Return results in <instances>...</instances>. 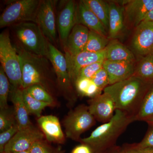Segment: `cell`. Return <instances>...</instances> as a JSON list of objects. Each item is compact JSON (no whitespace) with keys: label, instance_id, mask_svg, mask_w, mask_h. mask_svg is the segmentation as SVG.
<instances>
[{"label":"cell","instance_id":"40","mask_svg":"<svg viewBox=\"0 0 153 153\" xmlns=\"http://www.w3.org/2000/svg\"><path fill=\"white\" fill-rule=\"evenodd\" d=\"M143 22H153V8L147 14Z\"/></svg>","mask_w":153,"mask_h":153},{"label":"cell","instance_id":"1","mask_svg":"<svg viewBox=\"0 0 153 153\" xmlns=\"http://www.w3.org/2000/svg\"><path fill=\"white\" fill-rule=\"evenodd\" d=\"M20 58L23 89L31 85H41L52 96L58 92L54 68L48 57L25 51L18 44L14 45Z\"/></svg>","mask_w":153,"mask_h":153},{"label":"cell","instance_id":"30","mask_svg":"<svg viewBox=\"0 0 153 153\" xmlns=\"http://www.w3.org/2000/svg\"><path fill=\"white\" fill-rule=\"evenodd\" d=\"M11 85L7 76L1 66L0 67V109L7 108L9 93L10 92Z\"/></svg>","mask_w":153,"mask_h":153},{"label":"cell","instance_id":"9","mask_svg":"<svg viewBox=\"0 0 153 153\" xmlns=\"http://www.w3.org/2000/svg\"><path fill=\"white\" fill-rule=\"evenodd\" d=\"M53 0H41L36 16L38 24L45 38L55 46L57 43L56 3Z\"/></svg>","mask_w":153,"mask_h":153},{"label":"cell","instance_id":"27","mask_svg":"<svg viewBox=\"0 0 153 153\" xmlns=\"http://www.w3.org/2000/svg\"><path fill=\"white\" fill-rule=\"evenodd\" d=\"M109 40L93 31H89L88 39L83 51L98 52L103 51L109 42Z\"/></svg>","mask_w":153,"mask_h":153},{"label":"cell","instance_id":"4","mask_svg":"<svg viewBox=\"0 0 153 153\" xmlns=\"http://www.w3.org/2000/svg\"><path fill=\"white\" fill-rule=\"evenodd\" d=\"M17 44L25 51L38 56L48 57L49 41L37 23L24 22L11 26Z\"/></svg>","mask_w":153,"mask_h":153},{"label":"cell","instance_id":"28","mask_svg":"<svg viewBox=\"0 0 153 153\" xmlns=\"http://www.w3.org/2000/svg\"><path fill=\"white\" fill-rule=\"evenodd\" d=\"M22 94L25 105L30 114L34 115L37 118L41 117L42 111L50 104L37 100L30 95L25 89H22Z\"/></svg>","mask_w":153,"mask_h":153},{"label":"cell","instance_id":"12","mask_svg":"<svg viewBox=\"0 0 153 153\" xmlns=\"http://www.w3.org/2000/svg\"><path fill=\"white\" fill-rule=\"evenodd\" d=\"M89 112L99 122H109L114 115L116 108L112 97L103 92L88 101Z\"/></svg>","mask_w":153,"mask_h":153},{"label":"cell","instance_id":"17","mask_svg":"<svg viewBox=\"0 0 153 153\" xmlns=\"http://www.w3.org/2000/svg\"><path fill=\"white\" fill-rule=\"evenodd\" d=\"M135 61H111L105 60L103 68L108 74L109 85L123 81L133 76Z\"/></svg>","mask_w":153,"mask_h":153},{"label":"cell","instance_id":"16","mask_svg":"<svg viewBox=\"0 0 153 153\" xmlns=\"http://www.w3.org/2000/svg\"><path fill=\"white\" fill-rule=\"evenodd\" d=\"M125 18L136 27L153 8V0H130L123 4Z\"/></svg>","mask_w":153,"mask_h":153},{"label":"cell","instance_id":"11","mask_svg":"<svg viewBox=\"0 0 153 153\" xmlns=\"http://www.w3.org/2000/svg\"><path fill=\"white\" fill-rule=\"evenodd\" d=\"M45 136L40 128L32 124L21 129L5 147L4 152H29L33 144Z\"/></svg>","mask_w":153,"mask_h":153},{"label":"cell","instance_id":"10","mask_svg":"<svg viewBox=\"0 0 153 153\" xmlns=\"http://www.w3.org/2000/svg\"><path fill=\"white\" fill-rule=\"evenodd\" d=\"M61 3L56 22L59 38L63 47L71 30L76 24L77 2L68 0L62 1Z\"/></svg>","mask_w":153,"mask_h":153},{"label":"cell","instance_id":"23","mask_svg":"<svg viewBox=\"0 0 153 153\" xmlns=\"http://www.w3.org/2000/svg\"><path fill=\"white\" fill-rule=\"evenodd\" d=\"M84 4L95 14L108 32L109 5L108 2L102 0H82Z\"/></svg>","mask_w":153,"mask_h":153},{"label":"cell","instance_id":"21","mask_svg":"<svg viewBox=\"0 0 153 153\" xmlns=\"http://www.w3.org/2000/svg\"><path fill=\"white\" fill-rule=\"evenodd\" d=\"M21 88H10L11 101L13 104L17 124L20 129L27 127L33 123L29 117V112L25 105Z\"/></svg>","mask_w":153,"mask_h":153},{"label":"cell","instance_id":"2","mask_svg":"<svg viewBox=\"0 0 153 153\" xmlns=\"http://www.w3.org/2000/svg\"><path fill=\"white\" fill-rule=\"evenodd\" d=\"M153 84L133 75L123 81L108 85L103 91L112 97L116 110L121 111L135 119L145 96Z\"/></svg>","mask_w":153,"mask_h":153},{"label":"cell","instance_id":"29","mask_svg":"<svg viewBox=\"0 0 153 153\" xmlns=\"http://www.w3.org/2000/svg\"><path fill=\"white\" fill-rule=\"evenodd\" d=\"M25 89L30 95L38 101L50 104L52 107L57 105V102L54 97L41 85H32Z\"/></svg>","mask_w":153,"mask_h":153},{"label":"cell","instance_id":"19","mask_svg":"<svg viewBox=\"0 0 153 153\" xmlns=\"http://www.w3.org/2000/svg\"><path fill=\"white\" fill-rule=\"evenodd\" d=\"M89 29L83 25L76 24L69 34L65 46V53L75 55L84 50L89 33Z\"/></svg>","mask_w":153,"mask_h":153},{"label":"cell","instance_id":"32","mask_svg":"<svg viewBox=\"0 0 153 153\" xmlns=\"http://www.w3.org/2000/svg\"><path fill=\"white\" fill-rule=\"evenodd\" d=\"M44 139L39 140L34 143L30 148L29 153H64L60 147H53Z\"/></svg>","mask_w":153,"mask_h":153},{"label":"cell","instance_id":"35","mask_svg":"<svg viewBox=\"0 0 153 153\" xmlns=\"http://www.w3.org/2000/svg\"><path fill=\"white\" fill-rule=\"evenodd\" d=\"M91 79L102 91L109 85L108 74L103 68L100 69Z\"/></svg>","mask_w":153,"mask_h":153},{"label":"cell","instance_id":"5","mask_svg":"<svg viewBox=\"0 0 153 153\" xmlns=\"http://www.w3.org/2000/svg\"><path fill=\"white\" fill-rule=\"evenodd\" d=\"M48 58L54 68L58 92L67 101V106L72 108L77 101V94L68 72L65 54L49 42Z\"/></svg>","mask_w":153,"mask_h":153},{"label":"cell","instance_id":"36","mask_svg":"<svg viewBox=\"0 0 153 153\" xmlns=\"http://www.w3.org/2000/svg\"><path fill=\"white\" fill-rule=\"evenodd\" d=\"M121 153H153V148L142 147L137 143L128 144L121 148Z\"/></svg>","mask_w":153,"mask_h":153},{"label":"cell","instance_id":"41","mask_svg":"<svg viewBox=\"0 0 153 153\" xmlns=\"http://www.w3.org/2000/svg\"><path fill=\"white\" fill-rule=\"evenodd\" d=\"M1 153H29V152H4Z\"/></svg>","mask_w":153,"mask_h":153},{"label":"cell","instance_id":"15","mask_svg":"<svg viewBox=\"0 0 153 153\" xmlns=\"http://www.w3.org/2000/svg\"><path fill=\"white\" fill-rule=\"evenodd\" d=\"M38 126L49 143L62 144L66 141V135L57 117L53 115L41 116L37 119Z\"/></svg>","mask_w":153,"mask_h":153},{"label":"cell","instance_id":"18","mask_svg":"<svg viewBox=\"0 0 153 153\" xmlns=\"http://www.w3.org/2000/svg\"><path fill=\"white\" fill-rule=\"evenodd\" d=\"M76 24L83 25L90 31L108 38L107 31L102 23L82 1L77 2Z\"/></svg>","mask_w":153,"mask_h":153},{"label":"cell","instance_id":"13","mask_svg":"<svg viewBox=\"0 0 153 153\" xmlns=\"http://www.w3.org/2000/svg\"><path fill=\"white\" fill-rule=\"evenodd\" d=\"M64 54L68 72L74 86L81 69L92 63L105 60V50L98 52L82 51L75 55H71L67 53Z\"/></svg>","mask_w":153,"mask_h":153},{"label":"cell","instance_id":"8","mask_svg":"<svg viewBox=\"0 0 153 153\" xmlns=\"http://www.w3.org/2000/svg\"><path fill=\"white\" fill-rule=\"evenodd\" d=\"M96 121L88 105L80 104L71 108L62 121L66 137L80 142L81 135L95 125Z\"/></svg>","mask_w":153,"mask_h":153},{"label":"cell","instance_id":"42","mask_svg":"<svg viewBox=\"0 0 153 153\" xmlns=\"http://www.w3.org/2000/svg\"><path fill=\"white\" fill-rule=\"evenodd\" d=\"M147 123L149 125L153 126V120L150 121L148 122Z\"/></svg>","mask_w":153,"mask_h":153},{"label":"cell","instance_id":"14","mask_svg":"<svg viewBox=\"0 0 153 153\" xmlns=\"http://www.w3.org/2000/svg\"><path fill=\"white\" fill-rule=\"evenodd\" d=\"M133 48L142 56L153 54V22H143L136 27L132 41Z\"/></svg>","mask_w":153,"mask_h":153},{"label":"cell","instance_id":"22","mask_svg":"<svg viewBox=\"0 0 153 153\" xmlns=\"http://www.w3.org/2000/svg\"><path fill=\"white\" fill-rule=\"evenodd\" d=\"M105 60L111 61H135L131 51L116 39L109 41L105 49Z\"/></svg>","mask_w":153,"mask_h":153},{"label":"cell","instance_id":"6","mask_svg":"<svg viewBox=\"0 0 153 153\" xmlns=\"http://www.w3.org/2000/svg\"><path fill=\"white\" fill-rule=\"evenodd\" d=\"M0 61L11 87L23 89L20 58L11 43L8 30H5L0 34Z\"/></svg>","mask_w":153,"mask_h":153},{"label":"cell","instance_id":"33","mask_svg":"<svg viewBox=\"0 0 153 153\" xmlns=\"http://www.w3.org/2000/svg\"><path fill=\"white\" fill-rule=\"evenodd\" d=\"M104 60L96 62L85 66L81 69V71L79 72L77 78L81 77V78L91 79L93 76L100 69L103 68V62Z\"/></svg>","mask_w":153,"mask_h":153},{"label":"cell","instance_id":"37","mask_svg":"<svg viewBox=\"0 0 153 153\" xmlns=\"http://www.w3.org/2000/svg\"><path fill=\"white\" fill-rule=\"evenodd\" d=\"M147 131L143 139L137 145L142 147L153 148V126L149 125Z\"/></svg>","mask_w":153,"mask_h":153},{"label":"cell","instance_id":"20","mask_svg":"<svg viewBox=\"0 0 153 153\" xmlns=\"http://www.w3.org/2000/svg\"><path fill=\"white\" fill-rule=\"evenodd\" d=\"M109 25L108 38L114 40L121 35L125 27V15L123 7L115 2H108Z\"/></svg>","mask_w":153,"mask_h":153},{"label":"cell","instance_id":"26","mask_svg":"<svg viewBox=\"0 0 153 153\" xmlns=\"http://www.w3.org/2000/svg\"><path fill=\"white\" fill-rule=\"evenodd\" d=\"M153 120V84L150 88L140 108L135 121L146 122Z\"/></svg>","mask_w":153,"mask_h":153},{"label":"cell","instance_id":"34","mask_svg":"<svg viewBox=\"0 0 153 153\" xmlns=\"http://www.w3.org/2000/svg\"><path fill=\"white\" fill-rule=\"evenodd\" d=\"M19 126L18 124L15 125L10 128L0 133V152H4V149L7 144L19 131Z\"/></svg>","mask_w":153,"mask_h":153},{"label":"cell","instance_id":"25","mask_svg":"<svg viewBox=\"0 0 153 153\" xmlns=\"http://www.w3.org/2000/svg\"><path fill=\"white\" fill-rule=\"evenodd\" d=\"M74 87L77 95L93 98L101 94L100 90L91 79L85 78H77L74 83Z\"/></svg>","mask_w":153,"mask_h":153},{"label":"cell","instance_id":"39","mask_svg":"<svg viewBox=\"0 0 153 153\" xmlns=\"http://www.w3.org/2000/svg\"><path fill=\"white\" fill-rule=\"evenodd\" d=\"M95 153H121V148L119 147L114 146L105 150Z\"/></svg>","mask_w":153,"mask_h":153},{"label":"cell","instance_id":"24","mask_svg":"<svg viewBox=\"0 0 153 153\" xmlns=\"http://www.w3.org/2000/svg\"><path fill=\"white\" fill-rule=\"evenodd\" d=\"M134 75L148 83L153 84V54L142 56L136 67Z\"/></svg>","mask_w":153,"mask_h":153},{"label":"cell","instance_id":"31","mask_svg":"<svg viewBox=\"0 0 153 153\" xmlns=\"http://www.w3.org/2000/svg\"><path fill=\"white\" fill-rule=\"evenodd\" d=\"M17 124L13 106L0 109V133Z\"/></svg>","mask_w":153,"mask_h":153},{"label":"cell","instance_id":"7","mask_svg":"<svg viewBox=\"0 0 153 153\" xmlns=\"http://www.w3.org/2000/svg\"><path fill=\"white\" fill-rule=\"evenodd\" d=\"M41 0L8 1L0 16V27H11L24 22L36 23Z\"/></svg>","mask_w":153,"mask_h":153},{"label":"cell","instance_id":"38","mask_svg":"<svg viewBox=\"0 0 153 153\" xmlns=\"http://www.w3.org/2000/svg\"><path fill=\"white\" fill-rule=\"evenodd\" d=\"M71 153H94L92 149L88 145L83 143L76 146Z\"/></svg>","mask_w":153,"mask_h":153},{"label":"cell","instance_id":"3","mask_svg":"<svg viewBox=\"0 0 153 153\" xmlns=\"http://www.w3.org/2000/svg\"><path fill=\"white\" fill-rule=\"evenodd\" d=\"M134 117L116 110L114 115L108 122L97 128L90 135L81 139L80 142L88 145L94 153L99 152L115 146V143Z\"/></svg>","mask_w":153,"mask_h":153}]
</instances>
